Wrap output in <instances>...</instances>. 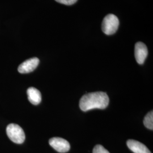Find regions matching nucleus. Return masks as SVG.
I'll return each instance as SVG.
<instances>
[{
    "mask_svg": "<svg viewBox=\"0 0 153 153\" xmlns=\"http://www.w3.org/2000/svg\"><path fill=\"white\" fill-rule=\"evenodd\" d=\"M6 133L9 139L16 143L21 144L25 140V134L22 128L16 124H10L6 128Z\"/></svg>",
    "mask_w": 153,
    "mask_h": 153,
    "instance_id": "nucleus-3",
    "label": "nucleus"
},
{
    "mask_svg": "<svg viewBox=\"0 0 153 153\" xmlns=\"http://www.w3.org/2000/svg\"><path fill=\"white\" fill-rule=\"evenodd\" d=\"M49 143L51 147L59 153H66L71 148L69 142L65 139L60 137H53L51 138L49 140Z\"/></svg>",
    "mask_w": 153,
    "mask_h": 153,
    "instance_id": "nucleus-4",
    "label": "nucleus"
},
{
    "mask_svg": "<svg viewBox=\"0 0 153 153\" xmlns=\"http://www.w3.org/2000/svg\"><path fill=\"white\" fill-rule=\"evenodd\" d=\"M143 124L145 126L150 130L153 129V112L152 111L151 112H149L147 115L145 116L144 120H143Z\"/></svg>",
    "mask_w": 153,
    "mask_h": 153,
    "instance_id": "nucleus-9",
    "label": "nucleus"
},
{
    "mask_svg": "<svg viewBox=\"0 0 153 153\" xmlns=\"http://www.w3.org/2000/svg\"><path fill=\"white\" fill-rule=\"evenodd\" d=\"M93 153H109V152L103 146L100 145H97L94 148Z\"/></svg>",
    "mask_w": 153,
    "mask_h": 153,
    "instance_id": "nucleus-10",
    "label": "nucleus"
},
{
    "mask_svg": "<svg viewBox=\"0 0 153 153\" xmlns=\"http://www.w3.org/2000/svg\"><path fill=\"white\" fill-rule=\"evenodd\" d=\"M109 104V98L104 92L88 93L82 97L79 101V107L83 111L98 108L104 109Z\"/></svg>",
    "mask_w": 153,
    "mask_h": 153,
    "instance_id": "nucleus-1",
    "label": "nucleus"
},
{
    "mask_svg": "<svg viewBox=\"0 0 153 153\" xmlns=\"http://www.w3.org/2000/svg\"><path fill=\"white\" fill-rule=\"evenodd\" d=\"M119 26V21L118 18L114 14H109L104 17L102 25V29L105 34L111 35L117 31Z\"/></svg>",
    "mask_w": 153,
    "mask_h": 153,
    "instance_id": "nucleus-2",
    "label": "nucleus"
},
{
    "mask_svg": "<svg viewBox=\"0 0 153 153\" xmlns=\"http://www.w3.org/2000/svg\"><path fill=\"white\" fill-rule=\"evenodd\" d=\"M39 60L36 57H33L24 61L19 66L18 71L22 74L29 73L33 71L38 66Z\"/></svg>",
    "mask_w": 153,
    "mask_h": 153,
    "instance_id": "nucleus-6",
    "label": "nucleus"
},
{
    "mask_svg": "<svg viewBox=\"0 0 153 153\" xmlns=\"http://www.w3.org/2000/svg\"><path fill=\"white\" fill-rule=\"evenodd\" d=\"M148 51L146 45L142 42H138L135 45L134 55L138 64L142 65L148 56Z\"/></svg>",
    "mask_w": 153,
    "mask_h": 153,
    "instance_id": "nucleus-5",
    "label": "nucleus"
},
{
    "mask_svg": "<svg viewBox=\"0 0 153 153\" xmlns=\"http://www.w3.org/2000/svg\"><path fill=\"white\" fill-rule=\"evenodd\" d=\"M56 2L66 5H71L74 4L78 0H55Z\"/></svg>",
    "mask_w": 153,
    "mask_h": 153,
    "instance_id": "nucleus-11",
    "label": "nucleus"
},
{
    "mask_svg": "<svg viewBox=\"0 0 153 153\" xmlns=\"http://www.w3.org/2000/svg\"><path fill=\"white\" fill-rule=\"evenodd\" d=\"M127 146L134 153H152L144 144L133 140L127 141Z\"/></svg>",
    "mask_w": 153,
    "mask_h": 153,
    "instance_id": "nucleus-7",
    "label": "nucleus"
},
{
    "mask_svg": "<svg viewBox=\"0 0 153 153\" xmlns=\"http://www.w3.org/2000/svg\"><path fill=\"white\" fill-rule=\"evenodd\" d=\"M27 93L28 99L32 104L38 105L41 102L42 95L37 88L33 87L28 88Z\"/></svg>",
    "mask_w": 153,
    "mask_h": 153,
    "instance_id": "nucleus-8",
    "label": "nucleus"
}]
</instances>
